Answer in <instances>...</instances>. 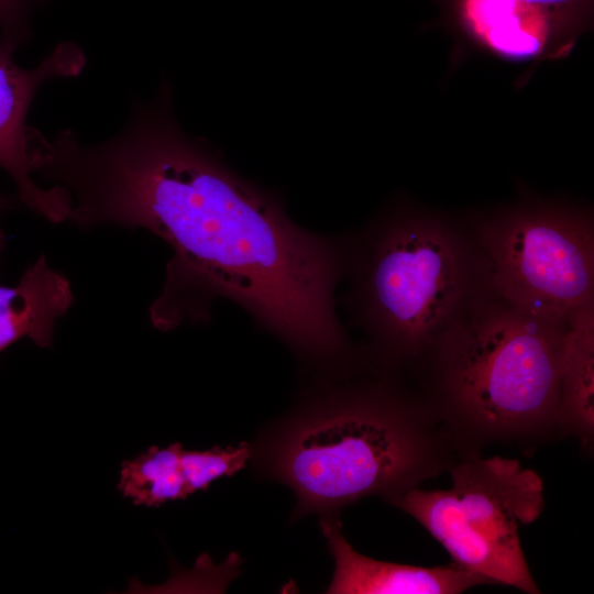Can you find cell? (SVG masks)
<instances>
[{
	"mask_svg": "<svg viewBox=\"0 0 594 594\" xmlns=\"http://www.w3.org/2000/svg\"><path fill=\"white\" fill-rule=\"evenodd\" d=\"M69 282L40 256L13 287L0 285V352L22 338L51 345L57 319L70 308Z\"/></svg>",
	"mask_w": 594,
	"mask_h": 594,
	"instance_id": "9c48e42d",
	"label": "cell"
},
{
	"mask_svg": "<svg viewBox=\"0 0 594 594\" xmlns=\"http://www.w3.org/2000/svg\"><path fill=\"white\" fill-rule=\"evenodd\" d=\"M346 376L308 378L249 442L252 474L295 494L292 520L339 517L372 495L389 502L436 466L420 413L396 386Z\"/></svg>",
	"mask_w": 594,
	"mask_h": 594,
	"instance_id": "7a4b0ae2",
	"label": "cell"
},
{
	"mask_svg": "<svg viewBox=\"0 0 594 594\" xmlns=\"http://www.w3.org/2000/svg\"><path fill=\"white\" fill-rule=\"evenodd\" d=\"M566 324L509 302L479 278L432 348L437 386L452 418L491 438L558 424Z\"/></svg>",
	"mask_w": 594,
	"mask_h": 594,
	"instance_id": "277c9868",
	"label": "cell"
},
{
	"mask_svg": "<svg viewBox=\"0 0 594 594\" xmlns=\"http://www.w3.org/2000/svg\"><path fill=\"white\" fill-rule=\"evenodd\" d=\"M73 194L80 227L143 228L170 246L150 308L156 329L207 323L212 302L224 298L285 343L309 377L352 367L336 309L343 240L299 226L277 194L188 136L169 99L135 106L119 134L90 145Z\"/></svg>",
	"mask_w": 594,
	"mask_h": 594,
	"instance_id": "6da1fadb",
	"label": "cell"
},
{
	"mask_svg": "<svg viewBox=\"0 0 594 594\" xmlns=\"http://www.w3.org/2000/svg\"><path fill=\"white\" fill-rule=\"evenodd\" d=\"M594 301L568 319L561 364L559 422L587 440L594 427Z\"/></svg>",
	"mask_w": 594,
	"mask_h": 594,
	"instance_id": "30bf717a",
	"label": "cell"
},
{
	"mask_svg": "<svg viewBox=\"0 0 594 594\" xmlns=\"http://www.w3.org/2000/svg\"><path fill=\"white\" fill-rule=\"evenodd\" d=\"M183 446L151 447L121 464L118 490L134 505L158 507L167 502L185 499L189 493L180 465Z\"/></svg>",
	"mask_w": 594,
	"mask_h": 594,
	"instance_id": "8fae6325",
	"label": "cell"
},
{
	"mask_svg": "<svg viewBox=\"0 0 594 594\" xmlns=\"http://www.w3.org/2000/svg\"><path fill=\"white\" fill-rule=\"evenodd\" d=\"M14 206V199L0 195V212Z\"/></svg>",
	"mask_w": 594,
	"mask_h": 594,
	"instance_id": "9a60e30c",
	"label": "cell"
},
{
	"mask_svg": "<svg viewBox=\"0 0 594 594\" xmlns=\"http://www.w3.org/2000/svg\"><path fill=\"white\" fill-rule=\"evenodd\" d=\"M343 248L346 307L383 373L432 350L479 283L477 254L439 219L392 215Z\"/></svg>",
	"mask_w": 594,
	"mask_h": 594,
	"instance_id": "3957f363",
	"label": "cell"
},
{
	"mask_svg": "<svg viewBox=\"0 0 594 594\" xmlns=\"http://www.w3.org/2000/svg\"><path fill=\"white\" fill-rule=\"evenodd\" d=\"M3 244H4V241H3V234H2V232H1V230H0V254H1L2 249H3Z\"/></svg>",
	"mask_w": 594,
	"mask_h": 594,
	"instance_id": "2e32d148",
	"label": "cell"
},
{
	"mask_svg": "<svg viewBox=\"0 0 594 594\" xmlns=\"http://www.w3.org/2000/svg\"><path fill=\"white\" fill-rule=\"evenodd\" d=\"M481 282L539 317L568 322L594 301V227L587 215L521 209L476 233Z\"/></svg>",
	"mask_w": 594,
	"mask_h": 594,
	"instance_id": "8992f818",
	"label": "cell"
},
{
	"mask_svg": "<svg viewBox=\"0 0 594 594\" xmlns=\"http://www.w3.org/2000/svg\"><path fill=\"white\" fill-rule=\"evenodd\" d=\"M319 522L334 560L327 593L458 594L480 584H491L484 576L454 562L424 568L365 557L346 541L338 516L320 517Z\"/></svg>",
	"mask_w": 594,
	"mask_h": 594,
	"instance_id": "ba28073f",
	"label": "cell"
},
{
	"mask_svg": "<svg viewBox=\"0 0 594 594\" xmlns=\"http://www.w3.org/2000/svg\"><path fill=\"white\" fill-rule=\"evenodd\" d=\"M38 0H0V34L23 44L29 37V14Z\"/></svg>",
	"mask_w": 594,
	"mask_h": 594,
	"instance_id": "5bb4252c",
	"label": "cell"
},
{
	"mask_svg": "<svg viewBox=\"0 0 594 594\" xmlns=\"http://www.w3.org/2000/svg\"><path fill=\"white\" fill-rule=\"evenodd\" d=\"M249 459L250 443L248 441L204 451L183 448L180 465L189 495L197 491H206L218 479L233 476L246 466Z\"/></svg>",
	"mask_w": 594,
	"mask_h": 594,
	"instance_id": "7c38bea8",
	"label": "cell"
},
{
	"mask_svg": "<svg viewBox=\"0 0 594 594\" xmlns=\"http://www.w3.org/2000/svg\"><path fill=\"white\" fill-rule=\"evenodd\" d=\"M19 44L0 34V168L16 185L19 200L52 222L67 221L70 201L58 187H41L32 177L25 124L32 100L47 80L75 77L86 57L72 42L59 43L34 68L20 67L14 58Z\"/></svg>",
	"mask_w": 594,
	"mask_h": 594,
	"instance_id": "52a82bcc",
	"label": "cell"
},
{
	"mask_svg": "<svg viewBox=\"0 0 594 594\" xmlns=\"http://www.w3.org/2000/svg\"><path fill=\"white\" fill-rule=\"evenodd\" d=\"M448 490L414 486L389 501L415 518L448 551L452 562L529 594L539 593L519 526L544 508L543 484L515 459L471 458L450 470Z\"/></svg>",
	"mask_w": 594,
	"mask_h": 594,
	"instance_id": "5b68a950",
	"label": "cell"
},
{
	"mask_svg": "<svg viewBox=\"0 0 594 594\" xmlns=\"http://www.w3.org/2000/svg\"><path fill=\"white\" fill-rule=\"evenodd\" d=\"M532 23L548 31L550 24L576 11L584 0H513Z\"/></svg>",
	"mask_w": 594,
	"mask_h": 594,
	"instance_id": "4fadbf2b",
	"label": "cell"
}]
</instances>
